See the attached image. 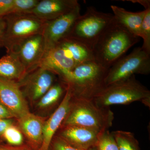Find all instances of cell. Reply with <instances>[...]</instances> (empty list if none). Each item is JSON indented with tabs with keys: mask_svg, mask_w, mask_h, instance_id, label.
Returning <instances> with one entry per match:
<instances>
[{
	"mask_svg": "<svg viewBox=\"0 0 150 150\" xmlns=\"http://www.w3.org/2000/svg\"><path fill=\"white\" fill-rule=\"evenodd\" d=\"M139 40L113 17L93 47L94 60L108 70Z\"/></svg>",
	"mask_w": 150,
	"mask_h": 150,
	"instance_id": "6da1fadb",
	"label": "cell"
},
{
	"mask_svg": "<svg viewBox=\"0 0 150 150\" xmlns=\"http://www.w3.org/2000/svg\"><path fill=\"white\" fill-rule=\"evenodd\" d=\"M108 70L94 60L76 66L64 80L76 98L93 99L106 87Z\"/></svg>",
	"mask_w": 150,
	"mask_h": 150,
	"instance_id": "7a4b0ae2",
	"label": "cell"
},
{
	"mask_svg": "<svg viewBox=\"0 0 150 150\" xmlns=\"http://www.w3.org/2000/svg\"><path fill=\"white\" fill-rule=\"evenodd\" d=\"M73 98L63 122L64 126H81L102 133L112 126L114 114L110 108L100 107L92 99Z\"/></svg>",
	"mask_w": 150,
	"mask_h": 150,
	"instance_id": "3957f363",
	"label": "cell"
},
{
	"mask_svg": "<svg viewBox=\"0 0 150 150\" xmlns=\"http://www.w3.org/2000/svg\"><path fill=\"white\" fill-rule=\"evenodd\" d=\"M98 106L128 105L139 101L150 108V91L136 79L135 75L125 80L106 86L92 99Z\"/></svg>",
	"mask_w": 150,
	"mask_h": 150,
	"instance_id": "277c9868",
	"label": "cell"
},
{
	"mask_svg": "<svg viewBox=\"0 0 150 150\" xmlns=\"http://www.w3.org/2000/svg\"><path fill=\"white\" fill-rule=\"evenodd\" d=\"M4 18L6 23L4 47L7 53L26 38L43 34L48 22L30 13L11 14Z\"/></svg>",
	"mask_w": 150,
	"mask_h": 150,
	"instance_id": "5b68a950",
	"label": "cell"
},
{
	"mask_svg": "<svg viewBox=\"0 0 150 150\" xmlns=\"http://www.w3.org/2000/svg\"><path fill=\"white\" fill-rule=\"evenodd\" d=\"M113 18L112 14L98 11L92 6L75 22L69 35L91 49Z\"/></svg>",
	"mask_w": 150,
	"mask_h": 150,
	"instance_id": "8992f818",
	"label": "cell"
},
{
	"mask_svg": "<svg viewBox=\"0 0 150 150\" xmlns=\"http://www.w3.org/2000/svg\"><path fill=\"white\" fill-rule=\"evenodd\" d=\"M150 73V55L142 47L135 48L129 55L121 58L108 69L105 80L106 86L127 79L136 74Z\"/></svg>",
	"mask_w": 150,
	"mask_h": 150,
	"instance_id": "52a82bcc",
	"label": "cell"
},
{
	"mask_svg": "<svg viewBox=\"0 0 150 150\" xmlns=\"http://www.w3.org/2000/svg\"><path fill=\"white\" fill-rule=\"evenodd\" d=\"M80 5L58 18L48 21L43 31L45 50L55 46L69 35L75 22L81 16Z\"/></svg>",
	"mask_w": 150,
	"mask_h": 150,
	"instance_id": "ba28073f",
	"label": "cell"
},
{
	"mask_svg": "<svg viewBox=\"0 0 150 150\" xmlns=\"http://www.w3.org/2000/svg\"><path fill=\"white\" fill-rule=\"evenodd\" d=\"M45 48L43 34H37L22 41L9 53L18 56L25 68L27 74L38 67Z\"/></svg>",
	"mask_w": 150,
	"mask_h": 150,
	"instance_id": "9c48e42d",
	"label": "cell"
},
{
	"mask_svg": "<svg viewBox=\"0 0 150 150\" xmlns=\"http://www.w3.org/2000/svg\"><path fill=\"white\" fill-rule=\"evenodd\" d=\"M76 64L59 45L45 50L38 67L51 71L64 79Z\"/></svg>",
	"mask_w": 150,
	"mask_h": 150,
	"instance_id": "30bf717a",
	"label": "cell"
},
{
	"mask_svg": "<svg viewBox=\"0 0 150 150\" xmlns=\"http://www.w3.org/2000/svg\"><path fill=\"white\" fill-rule=\"evenodd\" d=\"M0 100L19 119L30 113L23 94L16 83L0 79Z\"/></svg>",
	"mask_w": 150,
	"mask_h": 150,
	"instance_id": "8fae6325",
	"label": "cell"
},
{
	"mask_svg": "<svg viewBox=\"0 0 150 150\" xmlns=\"http://www.w3.org/2000/svg\"><path fill=\"white\" fill-rule=\"evenodd\" d=\"M72 99L71 92L68 85L62 102L43 126V141L39 150H49L54 134L63 123L69 110Z\"/></svg>",
	"mask_w": 150,
	"mask_h": 150,
	"instance_id": "7c38bea8",
	"label": "cell"
},
{
	"mask_svg": "<svg viewBox=\"0 0 150 150\" xmlns=\"http://www.w3.org/2000/svg\"><path fill=\"white\" fill-rule=\"evenodd\" d=\"M79 4L76 0H42L29 13L49 21L68 13Z\"/></svg>",
	"mask_w": 150,
	"mask_h": 150,
	"instance_id": "4fadbf2b",
	"label": "cell"
},
{
	"mask_svg": "<svg viewBox=\"0 0 150 150\" xmlns=\"http://www.w3.org/2000/svg\"><path fill=\"white\" fill-rule=\"evenodd\" d=\"M65 126L60 137L82 150H89L95 148L100 135L102 133L81 126Z\"/></svg>",
	"mask_w": 150,
	"mask_h": 150,
	"instance_id": "5bb4252c",
	"label": "cell"
},
{
	"mask_svg": "<svg viewBox=\"0 0 150 150\" xmlns=\"http://www.w3.org/2000/svg\"><path fill=\"white\" fill-rule=\"evenodd\" d=\"M26 85L30 94L34 100L40 98L54 84L56 74L51 71L38 67L30 71Z\"/></svg>",
	"mask_w": 150,
	"mask_h": 150,
	"instance_id": "9a60e30c",
	"label": "cell"
},
{
	"mask_svg": "<svg viewBox=\"0 0 150 150\" xmlns=\"http://www.w3.org/2000/svg\"><path fill=\"white\" fill-rule=\"evenodd\" d=\"M115 21L135 36L141 37V26L145 10L132 12L118 6H110Z\"/></svg>",
	"mask_w": 150,
	"mask_h": 150,
	"instance_id": "2e32d148",
	"label": "cell"
},
{
	"mask_svg": "<svg viewBox=\"0 0 150 150\" xmlns=\"http://www.w3.org/2000/svg\"><path fill=\"white\" fill-rule=\"evenodd\" d=\"M26 74L25 68L16 54L7 53L0 59V79L13 82Z\"/></svg>",
	"mask_w": 150,
	"mask_h": 150,
	"instance_id": "e0dca14e",
	"label": "cell"
},
{
	"mask_svg": "<svg viewBox=\"0 0 150 150\" xmlns=\"http://www.w3.org/2000/svg\"><path fill=\"white\" fill-rule=\"evenodd\" d=\"M57 44L67 51L77 65L94 60L92 49L76 39L66 38Z\"/></svg>",
	"mask_w": 150,
	"mask_h": 150,
	"instance_id": "ac0fdd59",
	"label": "cell"
},
{
	"mask_svg": "<svg viewBox=\"0 0 150 150\" xmlns=\"http://www.w3.org/2000/svg\"><path fill=\"white\" fill-rule=\"evenodd\" d=\"M20 120V126L27 137L36 144H42L43 125L40 118L31 113Z\"/></svg>",
	"mask_w": 150,
	"mask_h": 150,
	"instance_id": "d6986e66",
	"label": "cell"
},
{
	"mask_svg": "<svg viewBox=\"0 0 150 150\" xmlns=\"http://www.w3.org/2000/svg\"><path fill=\"white\" fill-rule=\"evenodd\" d=\"M111 133L115 138L119 150H139V143L133 133L123 131Z\"/></svg>",
	"mask_w": 150,
	"mask_h": 150,
	"instance_id": "ffe728a7",
	"label": "cell"
},
{
	"mask_svg": "<svg viewBox=\"0 0 150 150\" xmlns=\"http://www.w3.org/2000/svg\"><path fill=\"white\" fill-rule=\"evenodd\" d=\"M68 85L61 83L54 84L43 96L38 103V105L40 108L49 106L57 102L67 91Z\"/></svg>",
	"mask_w": 150,
	"mask_h": 150,
	"instance_id": "44dd1931",
	"label": "cell"
},
{
	"mask_svg": "<svg viewBox=\"0 0 150 150\" xmlns=\"http://www.w3.org/2000/svg\"><path fill=\"white\" fill-rule=\"evenodd\" d=\"M145 10L141 30V37L144 41L142 48L150 55V6L145 8Z\"/></svg>",
	"mask_w": 150,
	"mask_h": 150,
	"instance_id": "7402d4cb",
	"label": "cell"
},
{
	"mask_svg": "<svg viewBox=\"0 0 150 150\" xmlns=\"http://www.w3.org/2000/svg\"><path fill=\"white\" fill-rule=\"evenodd\" d=\"M95 149V150H119L115 138L108 130L100 134Z\"/></svg>",
	"mask_w": 150,
	"mask_h": 150,
	"instance_id": "603a6c76",
	"label": "cell"
},
{
	"mask_svg": "<svg viewBox=\"0 0 150 150\" xmlns=\"http://www.w3.org/2000/svg\"><path fill=\"white\" fill-rule=\"evenodd\" d=\"M38 0H14L13 13H29L36 6Z\"/></svg>",
	"mask_w": 150,
	"mask_h": 150,
	"instance_id": "cb8c5ba5",
	"label": "cell"
},
{
	"mask_svg": "<svg viewBox=\"0 0 150 150\" xmlns=\"http://www.w3.org/2000/svg\"><path fill=\"white\" fill-rule=\"evenodd\" d=\"M5 139L10 144L20 146L23 142V137L20 131L15 127L11 126L4 134Z\"/></svg>",
	"mask_w": 150,
	"mask_h": 150,
	"instance_id": "d4e9b609",
	"label": "cell"
},
{
	"mask_svg": "<svg viewBox=\"0 0 150 150\" xmlns=\"http://www.w3.org/2000/svg\"><path fill=\"white\" fill-rule=\"evenodd\" d=\"M53 150H82L76 147L61 137H57L53 144Z\"/></svg>",
	"mask_w": 150,
	"mask_h": 150,
	"instance_id": "484cf974",
	"label": "cell"
},
{
	"mask_svg": "<svg viewBox=\"0 0 150 150\" xmlns=\"http://www.w3.org/2000/svg\"><path fill=\"white\" fill-rule=\"evenodd\" d=\"M14 0H0V18L13 13Z\"/></svg>",
	"mask_w": 150,
	"mask_h": 150,
	"instance_id": "4316f807",
	"label": "cell"
},
{
	"mask_svg": "<svg viewBox=\"0 0 150 150\" xmlns=\"http://www.w3.org/2000/svg\"><path fill=\"white\" fill-rule=\"evenodd\" d=\"M6 23L4 18H0V48L4 46Z\"/></svg>",
	"mask_w": 150,
	"mask_h": 150,
	"instance_id": "83f0119b",
	"label": "cell"
},
{
	"mask_svg": "<svg viewBox=\"0 0 150 150\" xmlns=\"http://www.w3.org/2000/svg\"><path fill=\"white\" fill-rule=\"evenodd\" d=\"M11 112L2 103H0V119H8L13 117Z\"/></svg>",
	"mask_w": 150,
	"mask_h": 150,
	"instance_id": "f1b7e54d",
	"label": "cell"
},
{
	"mask_svg": "<svg viewBox=\"0 0 150 150\" xmlns=\"http://www.w3.org/2000/svg\"><path fill=\"white\" fill-rule=\"evenodd\" d=\"M12 126V121L7 119H0V136L4 134L6 129Z\"/></svg>",
	"mask_w": 150,
	"mask_h": 150,
	"instance_id": "f546056e",
	"label": "cell"
},
{
	"mask_svg": "<svg viewBox=\"0 0 150 150\" xmlns=\"http://www.w3.org/2000/svg\"><path fill=\"white\" fill-rule=\"evenodd\" d=\"M0 150H23L22 149H11V148L2 147H0Z\"/></svg>",
	"mask_w": 150,
	"mask_h": 150,
	"instance_id": "4dcf8cb0",
	"label": "cell"
},
{
	"mask_svg": "<svg viewBox=\"0 0 150 150\" xmlns=\"http://www.w3.org/2000/svg\"><path fill=\"white\" fill-rule=\"evenodd\" d=\"M89 150H95V148H93V149H91Z\"/></svg>",
	"mask_w": 150,
	"mask_h": 150,
	"instance_id": "1f68e13d",
	"label": "cell"
}]
</instances>
